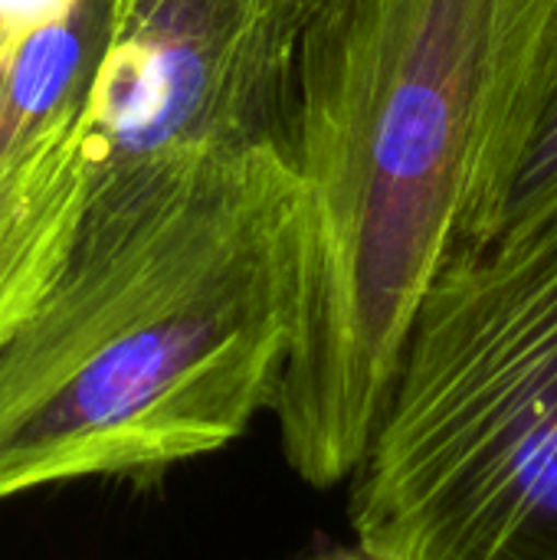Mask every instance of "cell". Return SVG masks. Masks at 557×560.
I'll list each match as a JSON object with an SVG mask.
<instances>
[{"label": "cell", "instance_id": "4", "mask_svg": "<svg viewBox=\"0 0 557 560\" xmlns=\"http://www.w3.org/2000/svg\"><path fill=\"white\" fill-rule=\"evenodd\" d=\"M305 0H108L85 102L89 171L289 151Z\"/></svg>", "mask_w": 557, "mask_h": 560}, {"label": "cell", "instance_id": "3", "mask_svg": "<svg viewBox=\"0 0 557 560\" xmlns=\"http://www.w3.org/2000/svg\"><path fill=\"white\" fill-rule=\"evenodd\" d=\"M348 518L364 560H557V200L437 276Z\"/></svg>", "mask_w": 557, "mask_h": 560}, {"label": "cell", "instance_id": "7", "mask_svg": "<svg viewBox=\"0 0 557 560\" xmlns=\"http://www.w3.org/2000/svg\"><path fill=\"white\" fill-rule=\"evenodd\" d=\"M105 0H0V66L39 30Z\"/></svg>", "mask_w": 557, "mask_h": 560}, {"label": "cell", "instance_id": "2", "mask_svg": "<svg viewBox=\"0 0 557 560\" xmlns=\"http://www.w3.org/2000/svg\"><path fill=\"white\" fill-rule=\"evenodd\" d=\"M557 0H305L289 158L312 243L272 413L302 482L358 469Z\"/></svg>", "mask_w": 557, "mask_h": 560}, {"label": "cell", "instance_id": "5", "mask_svg": "<svg viewBox=\"0 0 557 560\" xmlns=\"http://www.w3.org/2000/svg\"><path fill=\"white\" fill-rule=\"evenodd\" d=\"M85 187V105L0 171V358L62 266Z\"/></svg>", "mask_w": 557, "mask_h": 560}, {"label": "cell", "instance_id": "6", "mask_svg": "<svg viewBox=\"0 0 557 560\" xmlns=\"http://www.w3.org/2000/svg\"><path fill=\"white\" fill-rule=\"evenodd\" d=\"M557 200V3L476 177L453 253L479 249Z\"/></svg>", "mask_w": 557, "mask_h": 560}, {"label": "cell", "instance_id": "1", "mask_svg": "<svg viewBox=\"0 0 557 560\" xmlns=\"http://www.w3.org/2000/svg\"><path fill=\"white\" fill-rule=\"evenodd\" d=\"M312 220L282 148L89 171L66 259L0 358V499L158 472L272 410Z\"/></svg>", "mask_w": 557, "mask_h": 560}, {"label": "cell", "instance_id": "8", "mask_svg": "<svg viewBox=\"0 0 557 560\" xmlns=\"http://www.w3.org/2000/svg\"><path fill=\"white\" fill-rule=\"evenodd\" d=\"M318 560H364L361 555H332V558H318Z\"/></svg>", "mask_w": 557, "mask_h": 560}]
</instances>
